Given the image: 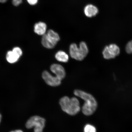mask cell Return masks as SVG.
I'll return each mask as SVG.
<instances>
[{
  "label": "cell",
  "mask_w": 132,
  "mask_h": 132,
  "mask_svg": "<svg viewBox=\"0 0 132 132\" xmlns=\"http://www.w3.org/2000/svg\"><path fill=\"white\" fill-rule=\"evenodd\" d=\"M46 120L39 116H34L27 120L26 127L28 129L34 128V132H43L45 127Z\"/></svg>",
  "instance_id": "cell-4"
},
{
  "label": "cell",
  "mask_w": 132,
  "mask_h": 132,
  "mask_svg": "<svg viewBox=\"0 0 132 132\" xmlns=\"http://www.w3.org/2000/svg\"><path fill=\"white\" fill-rule=\"evenodd\" d=\"M120 53L119 47L115 44H112L106 46L103 52L104 57L107 59L114 58Z\"/></svg>",
  "instance_id": "cell-6"
},
{
  "label": "cell",
  "mask_w": 132,
  "mask_h": 132,
  "mask_svg": "<svg viewBox=\"0 0 132 132\" xmlns=\"http://www.w3.org/2000/svg\"><path fill=\"white\" fill-rule=\"evenodd\" d=\"M7 0H0V2L5 3ZM22 0H12V3L14 6H19L22 3Z\"/></svg>",
  "instance_id": "cell-15"
},
{
  "label": "cell",
  "mask_w": 132,
  "mask_h": 132,
  "mask_svg": "<svg viewBox=\"0 0 132 132\" xmlns=\"http://www.w3.org/2000/svg\"><path fill=\"white\" fill-rule=\"evenodd\" d=\"M2 119V115L1 113H0V123H1Z\"/></svg>",
  "instance_id": "cell-19"
},
{
  "label": "cell",
  "mask_w": 132,
  "mask_h": 132,
  "mask_svg": "<svg viewBox=\"0 0 132 132\" xmlns=\"http://www.w3.org/2000/svg\"><path fill=\"white\" fill-rule=\"evenodd\" d=\"M34 32L39 35H44L45 34L47 29V25L45 23L39 22L35 25Z\"/></svg>",
  "instance_id": "cell-10"
},
{
  "label": "cell",
  "mask_w": 132,
  "mask_h": 132,
  "mask_svg": "<svg viewBox=\"0 0 132 132\" xmlns=\"http://www.w3.org/2000/svg\"><path fill=\"white\" fill-rule=\"evenodd\" d=\"M55 57L57 60L59 62H67L68 61L69 57L68 55L64 51H59L55 55Z\"/></svg>",
  "instance_id": "cell-11"
},
{
  "label": "cell",
  "mask_w": 132,
  "mask_h": 132,
  "mask_svg": "<svg viewBox=\"0 0 132 132\" xmlns=\"http://www.w3.org/2000/svg\"><path fill=\"white\" fill-rule=\"evenodd\" d=\"M29 4L31 5H34L37 4L38 0H27Z\"/></svg>",
  "instance_id": "cell-17"
},
{
  "label": "cell",
  "mask_w": 132,
  "mask_h": 132,
  "mask_svg": "<svg viewBox=\"0 0 132 132\" xmlns=\"http://www.w3.org/2000/svg\"><path fill=\"white\" fill-rule=\"evenodd\" d=\"M42 77L46 83L51 86L57 87L61 83V80L56 76H53L47 71L43 72Z\"/></svg>",
  "instance_id": "cell-7"
},
{
  "label": "cell",
  "mask_w": 132,
  "mask_h": 132,
  "mask_svg": "<svg viewBox=\"0 0 132 132\" xmlns=\"http://www.w3.org/2000/svg\"><path fill=\"white\" fill-rule=\"evenodd\" d=\"M98 9L96 6L93 5H87L84 8V12L87 17L92 18L98 14Z\"/></svg>",
  "instance_id": "cell-9"
},
{
  "label": "cell",
  "mask_w": 132,
  "mask_h": 132,
  "mask_svg": "<svg viewBox=\"0 0 132 132\" xmlns=\"http://www.w3.org/2000/svg\"><path fill=\"white\" fill-rule=\"evenodd\" d=\"M88 53V47L85 42H82L78 48L76 44H72L70 47V53L72 58L77 60L82 61L86 56Z\"/></svg>",
  "instance_id": "cell-3"
},
{
  "label": "cell",
  "mask_w": 132,
  "mask_h": 132,
  "mask_svg": "<svg viewBox=\"0 0 132 132\" xmlns=\"http://www.w3.org/2000/svg\"><path fill=\"white\" fill-rule=\"evenodd\" d=\"M20 57L12 51H9L6 54V60L10 63H14L17 61Z\"/></svg>",
  "instance_id": "cell-12"
},
{
  "label": "cell",
  "mask_w": 132,
  "mask_h": 132,
  "mask_svg": "<svg viewBox=\"0 0 132 132\" xmlns=\"http://www.w3.org/2000/svg\"><path fill=\"white\" fill-rule=\"evenodd\" d=\"M13 51L18 54L19 57H21L22 55V52L21 49L19 47H15L13 48Z\"/></svg>",
  "instance_id": "cell-16"
},
{
  "label": "cell",
  "mask_w": 132,
  "mask_h": 132,
  "mask_svg": "<svg viewBox=\"0 0 132 132\" xmlns=\"http://www.w3.org/2000/svg\"><path fill=\"white\" fill-rule=\"evenodd\" d=\"M59 103L63 111L69 115H75L80 111V102L76 97L64 96L59 100Z\"/></svg>",
  "instance_id": "cell-2"
},
{
  "label": "cell",
  "mask_w": 132,
  "mask_h": 132,
  "mask_svg": "<svg viewBox=\"0 0 132 132\" xmlns=\"http://www.w3.org/2000/svg\"><path fill=\"white\" fill-rule=\"evenodd\" d=\"M84 132H96V129L93 125L87 124L84 127Z\"/></svg>",
  "instance_id": "cell-13"
},
{
  "label": "cell",
  "mask_w": 132,
  "mask_h": 132,
  "mask_svg": "<svg viewBox=\"0 0 132 132\" xmlns=\"http://www.w3.org/2000/svg\"><path fill=\"white\" fill-rule=\"evenodd\" d=\"M125 50L128 54H132V40L130 41L127 44Z\"/></svg>",
  "instance_id": "cell-14"
},
{
  "label": "cell",
  "mask_w": 132,
  "mask_h": 132,
  "mask_svg": "<svg viewBox=\"0 0 132 132\" xmlns=\"http://www.w3.org/2000/svg\"><path fill=\"white\" fill-rule=\"evenodd\" d=\"M60 39V37L57 33L53 31H49L47 34L43 35L41 42L46 48L52 49L55 47Z\"/></svg>",
  "instance_id": "cell-5"
},
{
  "label": "cell",
  "mask_w": 132,
  "mask_h": 132,
  "mask_svg": "<svg viewBox=\"0 0 132 132\" xmlns=\"http://www.w3.org/2000/svg\"><path fill=\"white\" fill-rule=\"evenodd\" d=\"M74 94L76 96L81 98L85 101L82 108V113L84 115L90 116L96 111L98 107V103L93 95L78 89L74 90Z\"/></svg>",
  "instance_id": "cell-1"
},
{
  "label": "cell",
  "mask_w": 132,
  "mask_h": 132,
  "mask_svg": "<svg viewBox=\"0 0 132 132\" xmlns=\"http://www.w3.org/2000/svg\"><path fill=\"white\" fill-rule=\"evenodd\" d=\"M50 70L60 80H62L65 78L66 75L65 70L61 65L56 64H52L51 66Z\"/></svg>",
  "instance_id": "cell-8"
},
{
  "label": "cell",
  "mask_w": 132,
  "mask_h": 132,
  "mask_svg": "<svg viewBox=\"0 0 132 132\" xmlns=\"http://www.w3.org/2000/svg\"><path fill=\"white\" fill-rule=\"evenodd\" d=\"M10 132H24L22 130L19 129V130H14V131H12Z\"/></svg>",
  "instance_id": "cell-18"
}]
</instances>
